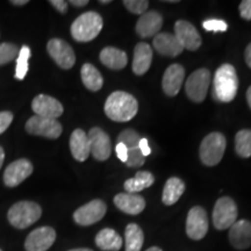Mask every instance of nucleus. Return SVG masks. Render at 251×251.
I'll return each instance as SVG.
<instances>
[{"mask_svg":"<svg viewBox=\"0 0 251 251\" xmlns=\"http://www.w3.org/2000/svg\"><path fill=\"white\" fill-rule=\"evenodd\" d=\"M114 203L120 211L130 215L140 214L146 208V200L134 193H119L114 198Z\"/></svg>","mask_w":251,"mask_h":251,"instance_id":"412c9836","label":"nucleus"},{"mask_svg":"<svg viewBox=\"0 0 251 251\" xmlns=\"http://www.w3.org/2000/svg\"><path fill=\"white\" fill-rule=\"evenodd\" d=\"M90 140L91 155L97 161H106L112 153L111 139L101 128L94 127L87 134Z\"/></svg>","mask_w":251,"mask_h":251,"instance_id":"f8f14e48","label":"nucleus"},{"mask_svg":"<svg viewBox=\"0 0 251 251\" xmlns=\"http://www.w3.org/2000/svg\"><path fill=\"white\" fill-rule=\"evenodd\" d=\"M213 97L220 102L233 101L237 94L238 78L231 64H222L215 71L213 81Z\"/></svg>","mask_w":251,"mask_h":251,"instance_id":"f03ea898","label":"nucleus"},{"mask_svg":"<svg viewBox=\"0 0 251 251\" xmlns=\"http://www.w3.org/2000/svg\"><path fill=\"white\" fill-rule=\"evenodd\" d=\"M126 251H141L144 242L142 229L136 224H129L125 231Z\"/></svg>","mask_w":251,"mask_h":251,"instance_id":"c85d7f7f","label":"nucleus"},{"mask_svg":"<svg viewBox=\"0 0 251 251\" xmlns=\"http://www.w3.org/2000/svg\"><path fill=\"white\" fill-rule=\"evenodd\" d=\"M18 46L14 43H0V65L14 61L19 55Z\"/></svg>","mask_w":251,"mask_h":251,"instance_id":"473e14b6","label":"nucleus"},{"mask_svg":"<svg viewBox=\"0 0 251 251\" xmlns=\"http://www.w3.org/2000/svg\"><path fill=\"white\" fill-rule=\"evenodd\" d=\"M111 0H100V4H109Z\"/></svg>","mask_w":251,"mask_h":251,"instance_id":"8fccbe9b","label":"nucleus"},{"mask_svg":"<svg viewBox=\"0 0 251 251\" xmlns=\"http://www.w3.org/2000/svg\"><path fill=\"white\" fill-rule=\"evenodd\" d=\"M247 101L249 103V107L251 108V86L247 91Z\"/></svg>","mask_w":251,"mask_h":251,"instance_id":"49530a36","label":"nucleus"},{"mask_svg":"<svg viewBox=\"0 0 251 251\" xmlns=\"http://www.w3.org/2000/svg\"><path fill=\"white\" fill-rule=\"evenodd\" d=\"M153 181H155V177H153L151 172L139 171L134 178L126 180L124 186L128 193L136 194L140 191H143L151 186Z\"/></svg>","mask_w":251,"mask_h":251,"instance_id":"cd10ccee","label":"nucleus"},{"mask_svg":"<svg viewBox=\"0 0 251 251\" xmlns=\"http://www.w3.org/2000/svg\"><path fill=\"white\" fill-rule=\"evenodd\" d=\"M240 13L244 20H251V0H243L240 4Z\"/></svg>","mask_w":251,"mask_h":251,"instance_id":"4c0bfd02","label":"nucleus"},{"mask_svg":"<svg viewBox=\"0 0 251 251\" xmlns=\"http://www.w3.org/2000/svg\"><path fill=\"white\" fill-rule=\"evenodd\" d=\"M144 162H146V157L142 155L139 148L128 150L127 161H126L127 166H129V168H140L144 164Z\"/></svg>","mask_w":251,"mask_h":251,"instance_id":"f704fd0d","label":"nucleus"},{"mask_svg":"<svg viewBox=\"0 0 251 251\" xmlns=\"http://www.w3.org/2000/svg\"><path fill=\"white\" fill-rule=\"evenodd\" d=\"M139 149H140V151L142 152V155L144 157L151 153V149H150V147L148 144V140L147 139H141L140 144H139Z\"/></svg>","mask_w":251,"mask_h":251,"instance_id":"a19ab883","label":"nucleus"},{"mask_svg":"<svg viewBox=\"0 0 251 251\" xmlns=\"http://www.w3.org/2000/svg\"><path fill=\"white\" fill-rule=\"evenodd\" d=\"M229 241L237 250H244L251 247V222L238 220L229 228Z\"/></svg>","mask_w":251,"mask_h":251,"instance_id":"f3484780","label":"nucleus"},{"mask_svg":"<svg viewBox=\"0 0 251 251\" xmlns=\"http://www.w3.org/2000/svg\"><path fill=\"white\" fill-rule=\"evenodd\" d=\"M0 251H1V250H0Z\"/></svg>","mask_w":251,"mask_h":251,"instance_id":"3c124183","label":"nucleus"},{"mask_svg":"<svg viewBox=\"0 0 251 251\" xmlns=\"http://www.w3.org/2000/svg\"><path fill=\"white\" fill-rule=\"evenodd\" d=\"M56 240V231L51 227H40L28 235L25 242L27 251H47Z\"/></svg>","mask_w":251,"mask_h":251,"instance_id":"ddd939ff","label":"nucleus"},{"mask_svg":"<svg viewBox=\"0 0 251 251\" xmlns=\"http://www.w3.org/2000/svg\"><path fill=\"white\" fill-rule=\"evenodd\" d=\"M50 4L54 6L58 12H61V13H65L68 11V2L64 1V0H51Z\"/></svg>","mask_w":251,"mask_h":251,"instance_id":"ea45409f","label":"nucleus"},{"mask_svg":"<svg viewBox=\"0 0 251 251\" xmlns=\"http://www.w3.org/2000/svg\"><path fill=\"white\" fill-rule=\"evenodd\" d=\"M185 78V69L180 64H172L166 69L163 76L162 86L166 96H177L183 85Z\"/></svg>","mask_w":251,"mask_h":251,"instance_id":"a211bd4d","label":"nucleus"},{"mask_svg":"<svg viewBox=\"0 0 251 251\" xmlns=\"http://www.w3.org/2000/svg\"><path fill=\"white\" fill-rule=\"evenodd\" d=\"M152 61L151 47L147 43L141 42L135 47L133 58V71L137 76H142L149 70Z\"/></svg>","mask_w":251,"mask_h":251,"instance_id":"5701e85b","label":"nucleus"},{"mask_svg":"<svg viewBox=\"0 0 251 251\" xmlns=\"http://www.w3.org/2000/svg\"><path fill=\"white\" fill-rule=\"evenodd\" d=\"M163 25L162 15L156 11L146 12L140 17L136 24V33L139 36L143 37H151L157 35L159 30H161Z\"/></svg>","mask_w":251,"mask_h":251,"instance_id":"6ab92c4d","label":"nucleus"},{"mask_svg":"<svg viewBox=\"0 0 251 251\" xmlns=\"http://www.w3.org/2000/svg\"><path fill=\"white\" fill-rule=\"evenodd\" d=\"M4 159H5V151H4V149L0 147V169H1L2 163H4Z\"/></svg>","mask_w":251,"mask_h":251,"instance_id":"a18cd8bd","label":"nucleus"},{"mask_svg":"<svg viewBox=\"0 0 251 251\" xmlns=\"http://www.w3.org/2000/svg\"><path fill=\"white\" fill-rule=\"evenodd\" d=\"M202 27L208 31H226L228 28V25L222 20L211 19V20H206L202 24Z\"/></svg>","mask_w":251,"mask_h":251,"instance_id":"c9c22d12","label":"nucleus"},{"mask_svg":"<svg viewBox=\"0 0 251 251\" xmlns=\"http://www.w3.org/2000/svg\"><path fill=\"white\" fill-rule=\"evenodd\" d=\"M12 4L17 5V6H24L28 4V0H12Z\"/></svg>","mask_w":251,"mask_h":251,"instance_id":"c03bdc74","label":"nucleus"},{"mask_svg":"<svg viewBox=\"0 0 251 251\" xmlns=\"http://www.w3.org/2000/svg\"><path fill=\"white\" fill-rule=\"evenodd\" d=\"M100 61L112 70H121L128 63L127 54L114 47H106L100 52Z\"/></svg>","mask_w":251,"mask_h":251,"instance_id":"b1692460","label":"nucleus"},{"mask_svg":"<svg viewBox=\"0 0 251 251\" xmlns=\"http://www.w3.org/2000/svg\"><path fill=\"white\" fill-rule=\"evenodd\" d=\"M124 5L131 13L142 15L148 9L149 2L147 0H125Z\"/></svg>","mask_w":251,"mask_h":251,"instance_id":"72a5a7b5","label":"nucleus"},{"mask_svg":"<svg viewBox=\"0 0 251 251\" xmlns=\"http://www.w3.org/2000/svg\"><path fill=\"white\" fill-rule=\"evenodd\" d=\"M31 109L37 117L57 119L63 114V106L57 99L47 94H40L36 96L31 101Z\"/></svg>","mask_w":251,"mask_h":251,"instance_id":"2eb2a0df","label":"nucleus"},{"mask_svg":"<svg viewBox=\"0 0 251 251\" xmlns=\"http://www.w3.org/2000/svg\"><path fill=\"white\" fill-rule=\"evenodd\" d=\"M13 121V114L8 111L0 112V134L5 133L9 125Z\"/></svg>","mask_w":251,"mask_h":251,"instance_id":"e433bc0d","label":"nucleus"},{"mask_svg":"<svg viewBox=\"0 0 251 251\" xmlns=\"http://www.w3.org/2000/svg\"><path fill=\"white\" fill-rule=\"evenodd\" d=\"M227 141L221 133L208 134L200 144V159L207 166H214L224 157Z\"/></svg>","mask_w":251,"mask_h":251,"instance_id":"39448f33","label":"nucleus"},{"mask_svg":"<svg viewBox=\"0 0 251 251\" xmlns=\"http://www.w3.org/2000/svg\"><path fill=\"white\" fill-rule=\"evenodd\" d=\"M70 4L76 6V7H83V6H86L89 4V1L87 0H71Z\"/></svg>","mask_w":251,"mask_h":251,"instance_id":"37998d69","label":"nucleus"},{"mask_svg":"<svg viewBox=\"0 0 251 251\" xmlns=\"http://www.w3.org/2000/svg\"><path fill=\"white\" fill-rule=\"evenodd\" d=\"M106 115L115 122L130 121L139 111V102L133 96L124 91H115L105 102Z\"/></svg>","mask_w":251,"mask_h":251,"instance_id":"f257e3e1","label":"nucleus"},{"mask_svg":"<svg viewBox=\"0 0 251 251\" xmlns=\"http://www.w3.org/2000/svg\"><path fill=\"white\" fill-rule=\"evenodd\" d=\"M70 150L74 158L78 162H84L91 155L90 140L83 129H76L70 137Z\"/></svg>","mask_w":251,"mask_h":251,"instance_id":"4be33fe9","label":"nucleus"},{"mask_svg":"<svg viewBox=\"0 0 251 251\" xmlns=\"http://www.w3.org/2000/svg\"><path fill=\"white\" fill-rule=\"evenodd\" d=\"M115 150H117V155L119 157V159H120L121 162L126 163V161H127V156H128V149L126 148L125 144L118 143Z\"/></svg>","mask_w":251,"mask_h":251,"instance_id":"58836bf2","label":"nucleus"},{"mask_svg":"<svg viewBox=\"0 0 251 251\" xmlns=\"http://www.w3.org/2000/svg\"><path fill=\"white\" fill-rule=\"evenodd\" d=\"M141 139L142 137L140 136L137 131H135L134 129H125L118 136V143L125 144L126 148L128 150L137 149L139 148Z\"/></svg>","mask_w":251,"mask_h":251,"instance_id":"2f4dec72","label":"nucleus"},{"mask_svg":"<svg viewBox=\"0 0 251 251\" xmlns=\"http://www.w3.org/2000/svg\"><path fill=\"white\" fill-rule=\"evenodd\" d=\"M80 75L81 80H83V84L85 85L86 89L93 91V92H97V91H99L102 87L103 79L101 74L97 70L96 67H93L90 63H85L81 67Z\"/></svg>","mask_w":251,"mask_h":251,"instance_id":"bb28decb","label":"nucleus"},{"mask_svg":"<svg viewBox=\"0 0 251 251\" xmlns=\"http://www.w3.org/2000/svg\"><path fill=\"white\" fill-rule=\"evenodd\" d=\"M235 150L242 158L251 157V129L240 130L235 136Z\"/></svg>","mask_w":251,"mask_h":251,"instance_id":"c756f323","label":"nucleus"},{"mask_svg":"<svg viewBox=\"0 0 251 251\" xmlns=\"http://www.w3.org/2000/svg\"><path fill=\"white\" fill-rule=\"evenodd\" d=\"M175 36L179 41L184 49L194 51L201 46V36L198 33L197 28L188 21L179 20L175 25Z\"/></svg>","mask_w":251,"mask_h":251,"instance_id":"4468645a","label":"nucleus"},{"mask_svg":"<svg viewBox=\"0 0 251 251\" xmlns=\"http://www.w3.org/2000/svg\"><path fill=\"white\" fill-rule=\"evenodd\" d=\"M96 244L105 251H119L122 247V238L114 229L105 228L96 236Z\"/></svg>","mask_w":251,"mask_h":251,"instance_id":"393cba45","label":"nucleus"},{"mask_svg":"<svg viewBox=\"0 0 251 251\" xmlns=\"http://www.w3.org/2000/svg\"><path fill=\"white\" fill-rule=\"evenodd\" d=\"M208 231V219L206 211L200 206L190 209L186 219V234L194 241L202 240Z\"/></svg>","mask_w":251,"mask_h":251,"instance_id":"9d476101","label":"nucleus"},{"mask_svg":"<svg viewBox=\"0 0 251 251\" xmlns=\"http://www.w3.org/2000/svg\"><path fill=\"white\" fill-rule=\"evenodd\" d=\"M48 52L59 68L69 70L76 63V55L70 45L61 39H51L47 45Z\"/></svg>","mask_w":251,"mask_h":251,"instance_id":"1a4fd4ad","label":"nucleus"},{"mask_svg":"<svg viewBox=\"0 0 251 251\" xmlns=\"http://www.w3.org/2000/svg\"><path fill=\"white\" fill-rule=\"evenodd\" d=\"M244 57H246V62H247L248 67L251 69V43L247 47L246 52H244Z\"/></svg>","mask_w":251,"mask_h":251,"instance_id":"79ce46f5","label":"nucleus"},{"mask_svg":"<svg viewBox=\"0 0 251 251\" xmlns=\"http://www.w3.org/2000/svg\"><path fill=\"white\" fill-rule=\"evenodd\" d=\"M237 206L231 198H220L213 209V225L219 230L230 228L237 221Z\"/></svg>","mask_w":251,"mask_h":251,"instance_id":"423d86ee","label":"nucleus"},{"mask_svg":"<svg viewBox=\"0 0 251 251\" xmlns=\"http://www.w3.org/2000/svg\"><path fill=\"white\" fill-rule=\"evenodd\" d=\"M26 130L30 135L43 136L47 139H58L62 134V125L55 119L31 117L26 122Z\"/></svg>","mask_w":251,"mask_h":251,"instance_id":"6e6552de","label":"nucleus"},{"mask_svg":"<svg viewBox=\"0 0 251 251\" xmlns=\"http://www.w3.org/2000/svg\"><path fill=\"white\" fill-rule=\"evenodd\" d=\"M103 26L102 18L97 12L79 15L71 25V35L77 42H90L96 39Z\"/></svg>","mask_w":251,"mask_h":251,"instance_id":"7ed1b4c3","label":"nucleus"},{"mask_svg":"<svg viewBox=\"0 0 251 251\" xmlns=\"http://www.w3.org/2000/svg\"><path fill=\"white\" fill-rule=\"evenodd\" d=\"M106 211H107V207L105 202L102 200L96 199L79 207L74 213V220L79 226H91L99 222L105 216Z\"/></svg>","mask_w":251,"mask_h":251,"instance_id":"9b49d317","label":"nucleus"},{"mask_svg":"<svg viewBox=\"0 0 251 251\" xmlns=\"http://www.w3.org/2000/svg\"><path fill=\"white\" fill-rule=\"evenodd\" d=\"M69 251H93V250L86 249V248H79V249H72V250H69Z\"/></svg>","mask_w":251,"mask_h":251,"instance_id":"de8ad7c7","label":"nucleus"},{"mask_svg":"<svg viewBox=\"0 0 251 251\" xmlns=\"http://www.w3.org/2000/svg\"><path fill=\"white\" fill-rule=\"evenodd\" d=\"M33 174V165L28 159L21 158L11 163L4 172V183L8 187L20 185Z\"/></svg>","mask_w":251,"mask_h":251,"instance_id":"dca6fc26","label":"nucleus"},{"mask_svg":"<svg viewBox=\"0 0 251 251\" xmlns=\"http://www.w3.org/2000/svg\"><path fill=\"white\" fill-rule=\"evenodd\" d=\"M153 48L161 55L168 56V57H176L180 55L184 50L175 34L170 33L157 34L153 39Z\"/></svg>","mask_w":251,"mask_h":251,"instance_id":"aec40b11","label":"nucleus"},{"mask_svg":"<svg viewBox=\"0 0 251 251\" xmlns=\"http://www.w3.org/2000/svg\"><path fill=\"white\" fill-rule=\"evenodd\" d=\"M211 84V72L207 69H199L194 71L185 84L187 97L194 102H201L205 100Z\"/></svg>","mask_w":251,"mask_h":251,"instance_id":"0eeeda50","label":"nucleus"},{"mask_svg":"<svg viewBox=\"0 0 251 251\" xmlns=\"http://www.w3.org/2000/svg\"><path fill=\"white\" fill-rule=\"evenodd\" d=\"M146 251H162V249H159V248H157V247H151V248H149V249L146 250Z\"/></svg>","mask_w":251,"mask_h":251,"instance_id":"09e8293b","label":"nucleus"},{"mask_svg":"<svg viewBox=\"0 0 251 251\" xmlns=\"http://www.w3.org/2000/svg\"><path fill=\"white\" fill-rule=\"evenodd\" d=\"M30 57L29 47L24 46L19 51L17 57V70H15V78L19 80H23L28 71V59Z\"/></svg>","mask_w":251,"mask_h":251,"instance_id":"7c9ffc66","label":"nucleus"},{"mask_svg":"<svg viewBox=\"0 0 251 251\" xmlns=\"http://www.w3.org/2000/svg\"><path fill=\"white\" fill-rule=\"evenodd\" d=\"M42 215L40 205L34 201H19L9 208L7 218L14 228L25 229L34 225Z\"/></svg>","mask_w":251,"mask_h":251,"instance_id":"20e7f679","label":"nucleus"},{"mask_svg":"<svg viewBox=\"0 0 251 251\" xmlns=\"http://www.w3.org/2000/svg\"><path fill=\"white\" fill-rule=\"evenodd\" d=\"M185 191L184 181L177 177H171L165 183L164 190H163L162 201L166 206L174 205L180 199Z\"/></svg>","mask_w":251,"mask_h":251,"instance_id":"a878e982","label":"nucleus"}]
</instances>
